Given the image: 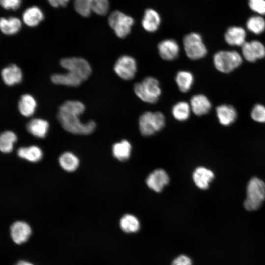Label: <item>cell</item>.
<instances>
[{
  "mask_svg": "<svg viewBox=\"0 0 265 265\" xmlns=\"http://www.w3.org/2000/svg\"><path fill=\"white\" fill-rule=\"evenodd\" d=\"M85 106L78 101H67L59 108L57 117L62 127L73 134L87 135L95 130L96 125L93 121L83 123L79 116L85 110Z\"/></svg>",
  "mask_w": 265,
  "mask_h": 265,
  "instance_id": "cell-1",
  "label": "cell"
},
{
  "mask_svg": "<svg viewBox=\"0 0 265 265\" xmlns=\"http://www.w3.org/2000/svg\"><path fill=\"white\" fill-rule=\"evenodd\" d=\"M134 91L140 100L150 104L156 103L161 93L158 80L152 77H146L141 82L135 83Z\"/></svg>",
  "mask_w": 265,
  "mask_h": 265,
  "instance_id": "cell-2",
  "label": "cell"
},
{
  "mask_svg": "<svg viewBox=\"0 0 265 265\" xmlns=\"http://www.w3.org/2000/svg\"><path fill=\"white\" fill-rule=\"evenodd\" d=\"M265 199V183L257 178H252L247 187V197L244 202L245 208L250 211L257 210Z\"/></svg>",
  "mask_w": 265,
  "mask_h": 265,
  "instance_id": "cell-3",
  "label": "cell"
},
{
  "mask_svg": "<svg viewBox=\"0 0 265 265\" xmlns=\"http://www.w3.org/2000/svg\"><path fill=\"white\" fill-rule=\"evenodd\" d=\"M138 123L141 133L145 136H151L164 127L165 117L159 111H147L140 116Z\"/></svg>",
  "mask_w": 265,
  "mask_h": 265,
  "instance_id": "cell-4",
  "label": "cell"
},
{
  "mask_svg": "<svg viewBox=\"0 0 265 265\" xmlns=\"http://www.w3.org/2000/svg\"><path fill=\"white\" fill-rule=\"evenodd\" d=\"M242 59L236 51H221L217 52L213 56L214 65L219 71L228 73L240 65Z\"/></svg>",
  "mask_w": 265,
  "mask_h": 265,
  "instance_id": "cell-5",
  "label": "cell"
},
{
  "mask_svg": "<svg viewBox=\"0 0 265 265\" xmlns=\"http://www.w3.org/2000/svg\"><path fill=\"white\" fill-rule=\"evenodd\" d=\"M108 22L116 36L124 38L131 32L134 22L132 17L121 11L116 10L110 14Z\"/></svg>",
  "mask_w": 265,
  "mask_h": 265,
  "instance_id": "cell-6",
  "label": "cell"
},
{
  "mask_svg": "<svg viewBox=\"0 0 265 265\" xmlns=\"http://www.w3.org/2000/svg\"><path fill=\"white\" fill-rule=\"evenodd\" d=\"M184 50L187 56L192 60L200 59L207 54L206 47L201 35L196 32L186 35L183 39Z\"/></svg>",
  "mask_w": 265,
  "mask_h": 265,
  "instance_id": "cell-7",
  "label": "cell"
},
{
  "mask_svg": "<svg viewBox=\"0 0 265 265\" xmlns=\"http://www.w3.org/2000/svg\"><path fill=\"white\" fill-rule=\"evenodd\" d=\"M74 6L79 14L88 17L92 11L100 15H106L109 5L108 0H75Z\"/></svg>",
  "mask_w": 265,
  "mask_h": 265,
  "instance_id": "cell-8",
  "label": "cell"
},
{
  "mask_svg": "<svg viewBox=\"0 0 265 265\" xmlns=\"http://www.w3.org/2000/svg\"><path fill=\"white\" fill-rule=\"evenodd\" d=\"M61 66L64 69L80 78L86 80L91 74L90 65L85 59L80 57H69L62 59Z\"/></svg>",
  "mask_w": 265,
  "mask_h": 265,
  "instance_id": "cell-9",
  "label": "cell"
},
{
  "mask_svg": "<svg viewBox=\"0 0 265 265\" xmlns=\"http://www.w3.org/2000/svg\"><path fill=\"white\" fill-rule=\"evenodd\" d=\"M115 73L124 80L132 79L137 72V63L135 59L131 56L123 55L120 56L114 66Z\"/></svg>",
  "mask_w": 265,
  "mask_h": 265,
  "instance_id": "cell-10",
  "label": "cell"
},
{
  "mask_svg": "<svg viewBox=\"0 0 265 265\" xmlns=\"http://www.w3.org/2000/svg\"><path fill=\"white\" fill-rule=\"evenodd\" d=\"M241 50L244 57L249 62H254L265 56V47L259 41L245 42Z\"/></svg>",
  "mask_w": 265,
  "mask_h": 265,
  "instance_id": "cell-11",
  "label": "cell"
},
{
  "mask_svg": "<svg viewBox=\"0 0 265 265\" xmlns=\"http://www.w3.org/2000/svg\"><path fill=\"white\" fill-rule=\"evenodd\" d=\"M169 182V178L167 173L162 169L154 170L149 174L146 180L147 186L157 192L162 191Z\"/></svg>",
  "mask_w": 265,
  "mask_h": 265,
  "instance_id": "cell-12",
  "label": "cell"
},
{
  "mask_svg": "<svg viewBox=\"0 0 265 265\" xmlns=\"http://www.w3.org/2000/svg\"><path fill=\"white\" fill-rule=\"evenodd\" d=\"M160 56L164 60L170 61L176 59L179 55L180 47L177 42L172 39L161 41L158 46Z\"/></svg>",
  "mask_w": 265,
  "mask_h": 265,
  "instance_id": "cell-13",
  "label": "cell"
},
{
  "mask_svg": "<svg viewBox=\"0 0 265 265\" xmlns=\"http://www.w3.org/2000/svg\"><path fill=\"white\" fill-rule=\"evenodd\" d=\"M11 235L14 241L21 244L29 237L31 230L29 225L24 221H16L11 226Z\"/></svg>",
  "mask_w": 265,
  "mask_h": 265,
  "instance_id": "cell-14",
  "label": "cell"
},
{
  "mask_svg": "<svg viewBox=\"0 0 265 265\" xmlns=\"http://www.w3.org/2000/svg\"><path fill=\"white\" fill-rule=\"evenodd\" d=\"M160 23V16L156 10L148 8L145 11L142 20V26L146 31L149 32L157 31Z\"/></svg>",
  "mask_w": 265,
  "mask_h": 265,
  "instance_id": "cell-15",
  "label": "cell"
},
{
  "mask_svg": "<svg viewBox=\"0 0 265 265\" xmlns=\"http://www.w3.org/2000/svg\"><path fill=\"white\" fill-rule=\"evenodd\" d=\"M190 106L193 113L201 116L207 114L211 108V103L208 98L202 94H197L192 97Z\"/></svg>",
  "mask_w": 265,
  "mask_h": 265,
  "instance_id": "cell-16",
  "label": "cell"
},
{
  "mask_svg": "<svg viewBox=\"0 0 265 265\" xmlns=\"http://www.w3.org/2000/svg\"><path fill=\"white\" fill-rule=\"evenodd\" d=\"M3 82L8 86H12L22 80L23 74L20 68L15 64H10L1 71Z\"/></svg>",
  "mask_w": 265,
  "mask_h": 265,
  "instance_id": "cell-17",
  "label": "cell"
},
{
  "mask_svg": "<svg viewBox=\"0 0 265 265\" xmlns=\"http://www.w3.org/2000/svg\"><path fill=\"white\" fill-rule=\"evenodd\" d=\"M214 178V174L211 170L199 167L193 172V179L194 183L199 188L206 189L209 187L210 183Z\"/></svg>",
  "mask_w": 265,
  "mask_h": 265,
  "instance_id": "cell-18",
  "label": "cell"
},
{
  "mask_svg": "<svg viewBox=\"0 0 265 265\" xmlns=\"http://www.w3.org/2000/svg\"><path fill=\"white\" fill-rule=\"evenodd\" d=\"M246 32L239 26L229 27L224 35L226 43L231 46H242L245 42Z\"/></svg>",
  "mask_w": 265,
  "mask_h": 265,
  "instance_id": "cell-19",
  "label": "cell"
},
{
  "mask_svg": "<svg viewBox=\"0 0 265 265\" xmlns=\"http://www.w3.org/2000/svg\"><path fill=\"white\" fill-rule=\"evenodd\" d=\"M216 113L220 123L228 126L233 123L237 117V112L230 105H222L217 107Z\"/></svg>",
  "mask_w": 265,
  "mask_h": 265,
  "instance_id": "cell-20",
  "label": "cell"
},
{
  "mask_svg": "<svg viewBox=\"0 0 265 265\" xmlns=\"http://www.w3.org/2000/svg\"><path fill=\"white\" fill-rule=\"evenodd\" d=\"M48 122L42 119L35 118L30 120L26 124V129L31 134L38 138L46 136L48 129Z\"/></svg>",
  "mask_w": 265,
  "mask_h": 265,
  "instance_id": "cell-21",
  "label": "cell"
},
{
  "mask_svg": "<svg viewBox=\"0 0 265 265\" xmlns=\"http://www.w3.org/2000/svg\"><path fill=\"white\" fill-rule=\"evenodd\" d=\"M51 79L55 84L73 87L79 86L83 81L78 76L69 72L63 74H53Z\"/></svg>",
  "mask_w": 265,
  "mask_h": 265,
  "instance_id": "cell-22",
  "label": "cell"
},
{
  "mask_svg": "<svg viewBox=\"0 0 265 265\" xmlns=\"http://www.w3.org/2000/svg\"><path fill=\"white\" fill-rule=\"evenodd\" d=\"M36 105V102L33 96L26 94L21 97L18 103V108L22 115L29 117L34 113Z\"/></svg>",
  "mask_w": 265,
  "mask_h": 265,
  "instance_id": "cell-23",
  "label": "cell"
},
{
  "mask_svg": "<svg viewBox=\"0 0 265 265\" xmlns=\"http://www.w3.org/2000/svg\"><path fill=\"white\" fill-rule=\"evenodd\" d=\"M44 19L41 10L37 6H32L26 9L23 14V20L28 26H37Z\"/></svg>",
  "mask_w": 265,
  "mask_h": 265,
  "instance_id": "cell-24",
  "label": "cell"
},
{
  "mask_svg": "<svg viewBox=\"0 0 265 265\" xmlns=\"http://www.w3.org/2000/svg\"><path fill=\"white\" fill-rule=\"evenodd\" d=\"M17 155L20 158L32 162L39 161L43 157L42 150L36 146L21 147L17 151Z\"/></svg>",
  "mask_w": 265,
  "mask_h": 265,
  "instance_id": "cell-25",
  "label": "cell"
},
{
  "mask_svg": "<svg viewBox=\"0 0 265 265\" xmlns=\"http://www.w3.org/2000/svg\"><path fill=\"white\" fill-rule=\"evenodd\" d=\"M132 146L127 140H123L115 143L112 146V154L115 158L124 161L128 159L130 157Z\"/></svg>",
  "mask_w": 265,
  "mask_h": 265,
  "instance_id": "cell-26",
  "label": "cell"
},
{
  "mask_svg": "<svg viewBox=\"0 0 265 265\" xmlns=\"http://www.w3.org/2000/svg\"><path fill=\"white\" fill-rule=\"evenodd\" d=\"M193 81L192 74L187 71H180L175 77L177 85L179 90L183 93H186L190 89Z\"/></svg>",
  "mask_w": 265,
  "mask_h": 265,
  "instance_id": "cell-27",
  "label": "cell"
},
{
  "mask_svg": "<svg viewBox=\"0 0 265 265\" xmlns=\"http://www.w3.org/2000/svg\"><path fill=\"white\" fill-rule=\"evenodd\" d=\"M21 27L20 20L16 17L8 19L1 18L0 22V28L2 32L6 35H13L17 33Z\"/></svg>",
  "mask_w": 265,
  "mask_h": 265,
  "instance_id": "cell-28",
  "label": "cell"
},
{
  "mask_svg": "<svg viewBox=\"0 0 265 265\" xmlns=\"http://www.w3.org/2000/svg\"><path fill=\"white\" fill-rule=\"evenodd\" d=\"M59 163L64 170L72 172L76 170L79 165V159L71 152H65L60 156Z\"/></svg>",
  "mask_w": 265,
  "mask_h": 265,
  "instance_id": "cell-29",
  "label": "cell"
},
{
  "mask_svg": "<svg viewBox=\"0 0 265 265\" xmlns=\"http://www.w3.org/2000/svg\"><path fill=\"white\" fill-rule=\"evenodd\" d=\"M120 226L125 232H136L139 229L140 224L138 219L132 214L124 215L120 220Z\"/></svg>",
  "mask_w": 265,
  "mask_h": 265,
  "instance_id": "cell-30",
  "label": "cell"
},
{
  "mask_svg": "<svg viewBox=\"0 0 265 265\" xmlns=\"http://www.w3.org/2000/svg\"><path fill=\"white\" fill-rule=\"evenodd\" d=\"M190 106L187 102L180 101L173 106L172 114L176 120L180 121H185L190 115Z\"/></svg>",
  "mask_w": 265,
  "mask_h": 265,
  "instance_id": "cell-31",
  "label": "cell"
},
{
  "mask_svg": "<svg viewBox=\"0 0 265 265\" xmlns=\"http://www.w3.org/2000/svg\"><path fill=\"white\" fill-rule=\"evenodd\" d=\"M17 139V136L13 132L7 131L3 132L0 136V151L3 153L11 152Z\"/></svg>",
  "mask_w": 265,
  "mask_h": 265,
  "instance_id": "cell-32",
  "label": "cell"
},
{
  "mask_svg": "<svg viewBox=\"0 0 265 265\" xmlns=\"http://www.w3.org/2000/svg\"><path fill=\"white\" fill-rule=\"evenodd\" d=\"M247 27L255 34H260L265 29V21L260 16H252L247 22Z\"/></svg>",
  "mask_w": 265,
  "mask_h": 265,
  "instance_id": "cell-33",
  "label": "cell"
},
{
  "mask_svg": "<svg viewBox=\"0 0 265 265\" xmlns=\"http://www.w3.org/2000/svg\"><path fill=\"white\" fill-rule=\"evenodd\" d=\"M251 116L255 121L265 123V106L261 104L255 105L252 109Z\"/></svg>",
  "mask_w": 265,
  "mask_h": 265,
  "instance_id": "cell-34",
  "label": "cell"
},
{
  "mask_svg": "<svg viewBox=\"0 0 265 265\" xmlns=\"http://www.w3.org/2000/svg\"><path fill=\"white\" fill-rule=\"evenodd\" d=\"M251 9L260 14H265V0H249Z\"/></svg>",
  "mask_w": 265,
  "mask_h": 265,
  "instance_id": "cell-35",
  "label": "cell"
},
{
  "mask_svg": "<svg viewBox=\"0 0 265 265\" xmlns=\"http://www.w3.org/2000/svg\"><path fill=\"white\" fill-rule=\"evenodd\" d=\"M0 3L6 9L16 10L20 7L21 0H0Z\"/></svg>",
  "mask_w": 265,
  "mask_h": 265,
  "instance_id": "cell-36",
  "label": "cell"
},
{
  "mask_svg": "<svg viewBox=\"0 0 265 265\" xmlns=\"http://www.w3.org/2000/svg\"><path fill=\"white\" fill-rule=\"evenodd\" d=\"M171 265H192V261L188 257L182 255L175 259Z\"/></svg>",
  "mask_w": 265,
  "mask_h": 265,
  "instance_id": "cell-37",
  "label": "cell"
},
{
  "mask_svg": "<svg viewBox=\"0 0 265 265\" xmlns=\"http://www.w3.org/2000/svg\"><path fill=\"white\" fill-rule=\"evenodd\" d=\"M50 4L54 7L65 6L69 0H47Z\"/></svg>",
  "mask_w": 265,
  "mask_h": 265,
  "instance_id": "cell-38",
  "label": "cell"
},
{
  "mask_svg": "<svg viewBox=\"0 0 265 265\" xmlns=\"http://www.w3.org/2000/svg\"><path fill=\"white\" fill-rule=\"evenodd\" d=\"M16 265H33L30 263L26 261H20Z\"/></svg>",
  "mask_w": 265,
  "mask_h": 265,
  "instance_id": "cell-39",
  "label": "cell"
}]
</instances>
